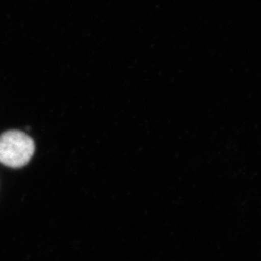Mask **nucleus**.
<instances>
[{"label":"nucleus","instance_id":"1","mask_svg":"<svg viewBox=\"0 0 261 261\" xmlns=\"http://www.w3.org/2000/svg\"><path fill=\"white\" fill-rule=\"evenodd\" d=\"M35 151V144L27 133L7 130L0 136V163L10 168L27 166Z\"/></svg>","mask_w":261,"mask_h":261}]
</instances>
